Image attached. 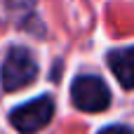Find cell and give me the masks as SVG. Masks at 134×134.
Masks as SVG:
<instances>
[{
	"instance_id": "obj_4",
	"label": "cell",
	"mask_w": 134,
	"mask_h": 134,
	"mask_svg": "<svg viewBox=\"0 0 134 134\" xmlns=\"http://www.w3.org/2000/svg\"><path fill=\"white\" fill-rule=\"evenodd\" d=\"M106 61H108L111 73L118 78V82L125 90H132L134 87V45L132 47H120V49L108 52Z\"/></svg>"
},
{
	"instance_id": "obj_5",
	"label": "cell",
	"mask_w": 134,
	"mask_h": 134,
	"mask_svg": "<svg viewBox=\"0 0 134 134\" xmlns=\"http://www.w3.org/2000/svg\"><path fill=\"white\" fill-rule=\"evenodd\" d=\"M5 7H7V12H9L14 19L24 21V16H28V14L33 12L35 0H5Z\"/></svg>"
},
{
	"instance_id": "obj_6",
	"label": "cell",
	"mask_w": 134,
	"mask_h": 134,
	"mask_svg": "<svg viewBox=\"0 0 134 134\" xmlns=\"http://www.w3.org/2000/svg\"><path fill=\"white\" fill-rule=\"evenodd\" d=\"M99 134H134V132L125 125H111V127H104Z\"/></svg>"
},
{
	"instance_id": "obj_2",
	"label": "cell",
	"mask_w": 134,
	"mask_h": 134,
	"mask_svg": "<svg viewBox=\"0 0 134 134\" xmlns=\"http://www.w3.org/2000/svg\"><path fill=\"white\" fill-rule=\"evenodd\" d=\"M71 101L82 113H101L111 106V90L97 75H78L71 85Z\"/></svg>"
},
{
	"instance_id": "obj_3",
	"label": "cell",
	"mask_w": 134,
	"mask_h": 134,
	"mask_svg": "<svg viewBox=\"0 0 134 134\" xmlns=\"http://www.w3.org/2000/svg\"><path fill=\"white\" fill-rule=\"evenodd\" d=\"M52 115H54V101H52V97L42 94V97H35V99L16 106L9 113V122L19 134H35L49 125Z\"/></svg>"
},
{
	"instance_id": "obj_1",
	"label": "cell",
	"mask_w": 134,
	"mask_h": 134,
	"mask_svg": "<svg viewBox=\"0 0 134 134\" xmlns=\"http://www.w3.org/2000/svg\"><path fill=\"white\" fill-rule=\"evenodd\" d=\"M38 75V64L31 49L14 45L7 49L2 66H0V85L5 92H16L26 85H31Z\"/></svg>"
}]
</instances>
